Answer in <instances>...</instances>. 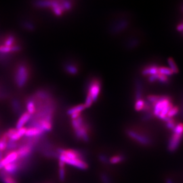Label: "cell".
Masks as SVG:
<instances>
[{
  "instance_id": "cell-14",
  "label": "cell",
  "mask_w": 183,
  "mask_h": 183,
  "mask_svg": "<svg viewBox=\"0 0 183 183\" xmlns=\"http://www.w3.org/2000/svg\"><path fill=\"white\" fill-rule=\"evenodd\" d=\"M158 68L159 66L157 65L152 64L147 66L144 67L142 71V74L143 75L149 76L156 75L158 74Z\"/></svg>"
},
{
  "instance_id": "cell-7",
  "label": "cell",
  "mask_w": 183,
  "mask_h": 183,
  "mask_svg": "<svg viewBox=\"0 0 183 183\" xmlns=\"http://www.w3.org/2000/svg\"><path fill=\"white\" fill-rule=\"evenodd\" d=\"M19 157L16 151L9 152L6 156L0 161V170H2L7 165L16 162L18 160Z\"/></svg>"
},
{
  "instance_id": "cell-37",
  "label": "cell",
  "mask_w": 183,
  "mask_h": 183,
  "mask_svg": "<svg viewBox=\"0 0 183 183\" xmlns=\"http://www.w3.org/2000/svg\"><path fill=\"white\" fill-rule=\"evenodd\" d=\"M139 41L138 39H131L128 42L127 46H128V48H134L139 44Z\"/></svg>"
},
{
  "instance_id": "cell-45",
  "label": "cell",
  "mask_w": 183,
  "mask_h": 183,
  "mask_svg": "<svg viewBox=\"0 0 183 183\" xmlns=\"http://www.w3.org/2000/svg\"><path fill=\"white\" fill-rule=\"evenodd\" d=\"M181 11H182V12L183 13V5H181Z\"/></svg>"
},
{
  "instance_id": "cell-34",
  "label": "cell",
  "mask_w": 183,
  "mask_h": 183,
  "mask_svg": "<svg viewBox=\"0 0 183 183\" xmlns=\"http://www.w3.org/2000/svg\"><path fill=\"white\" fill-rule=\"evenodd\" d=\"M93 103H94V101H93V100H92V98L91 95H90V94L87 93L86 101H85V103L84 104V105L85 106L86 108H90L92 106V104Z\"/></svg>"
},
{
  "instance_id": "cell-26",
  "label": "cell",
  "mask_w": 183,
  "mask_h": 183,
  "mask_svg": "<svg viewBox=\"0 0 183 183\" xmlns=\"http://www.w3.org/2000/svg\"><path fill=\"white\" fill-rule=\"evenodd\" d=\"M164 121L166 127L171 130H172L177 125L176 121L172 118H166Z\"/></svg>"
},
{
  "instance_id": "cell-20",
  "label": "cell",
  "mask_w": 183,
  "mask_h": 183,
  "mask_svg": "<svg viewBox=\"0 0 183 183\" xmlns=\"http://www.w3.org/2000/svg\"><path fill=\"white\" fill-rule=\"evenodd\" d=\"M85 108H86V107L84 105V104H79V105H77V106H76L75 107H73V108H69L67 110V113L70 116H71V115H72L73 114L81 113Z\"/></svg>"
},
{
  "instance_id": "cell-27",
  "label": "cell",
  "mask_w": 183,
  "mask_h": 183,
  "mask_svg": "<svg viewBox=\"0 0 183 183\" xmlns=\"http://www.w3.org/2000/svg\"><path fill=\"white\" fill-rule=\"evenodd\" d=\"M124 159L125 158L123 155H115L109 159V162L112 164H116L124 161Z\"/></svg>"
},
{
  "instance_id": "cell-19",
  "label": "cell",
  "mask_w": 183,
  "mask_h": 183,
  "mask_svg": "<svg viewBox=\"0 0 183 183\" xmlns=\"http://www.w3.org/2000/svg\"><path fill=\"white\" fill-rule=\"evenodd\" d=\"M11 106L14 112L17 114H21L22 113V108L19 100L14 98L11 102Z\"/></svg>"
},
{
  "instance_id": "cell-35",
  "label": "cell",
  "mask_w": 183,
  "mask_h": 183,
  "mask_svg": "<svg viewBox=\"0 0 183 183\" xmlns=\"http://www.w3.org/2000/svg\"><path fill=\"white\" fill-rule=\"evenodd\" d=\"M23 25L25 29L30 30V31L34 30V29H35V25H34L32 23H31V21H24L23 23Z\"/></svg>"
},
{
  "instance_id": "cell-33",
  "label": "cell",
  "mask_w": 183,
  "mask_h": 183,
  "mask_svg": "<svg viewBox=\"0 0 183 183\" xmlns=\"http://www.w3.org/2000/svg\"><path fill=\"white\" fill-rule=\"evenodd\" d=\"M158 81L162 83V84H168V82H170V80L168 78V76L159 74L158 73Z\"/></svg>"
},
{
  "instance_id": "cell-3",
  "label": "cell",
  "mask_w": 183,
  "mask_h": 183,
  "mask_svg": "<svg viewBox=\"0 0 183 183\" xmlns=\"http://www.w3.org/2000/svg\"><path fill=\"white\" fill-rule=\"evenodd\" d=\"M101 89V81L96 78H92L86 85L87 93L90 94L94 102L97 101Z\"/></svg>"
},
{
  "instance_id": "cell-43",
  "label": "cell",
  "mask_w": 183,
  "mask_h": 183,
  "mask_svg": "<svg viewBox=\"0 0 183 183\" xmlns=\"http://www.w3.org/2000/svg\"><path fill=\"white\" fill-rule=\"evenodd\" d=\"M179 112H180L181 116L183 118V97L181 101V108H179Z\"/></svg>"
},
{
  "instance_id": "cell-11",
  "label": "cell",
  "mask_w": 183,
  "mask_h": 183,
  "mask_svg": "<svg viewBox=\"0 0 183 183\" xmlns=\"http://www.w3.org/2000/svg\"><path fill=\"white\" fill-rule=\"evenodd\" d=\"M33 96L37 100L41 101H46L52 98L50 93L46 89H39L36 91Z\"/></svg>"
},
{
  "instance_id": "cell-16",
  "label": "cell",
  "mask_w": 183,
  "mask_h": 183,
  "mask_svg": "<svg viewBox=\"0 0 183 183\" xmlns=\"http://www.w3.org/2000/svg\"><path fill=\"white\" fill-rule=\"evenodd\" d=\"M143 84L140 80H137L135 82V100H142L143 95Z\"/></svg>"
},
{
  "instance_id": "cell-2",
  "label": "cell",
  "mask_w": 183,
  "mask_h": 183,
  "mask_svg": "<svg viewBox=\"0 0 183 183\" xmlns=\"http://www.w3.org/2000/svg\"><path fill=\"white\" fill-rule=\"evenodd\" d=\"M15 82L19 88L24 87L29 79V69L25 63H20L15 72Z\"/></svg>"
},
{
  "instance_id": "cell-5",
  "label": "cell",
  "mask_w": 183,
  "mask_h": 183,
  "mask_svg": "<svg viewBox=\"0 0 183 183\" xmlns=\"http://www.w3.org/2000/svg\"><path fill=\"white\" fill-rule=\"evenodd\" d=\"M58 158L59 161L63 162L65 164H68L74 167H76L78 169L85 170L88 169V165L83 160L81 159H70L67 158L63 155H58Z\"/></svg>"
},
{
  "instance_id": "cell-8",
  "label": "cell",
  "mask_w": 183,
  "mask_h": 183,
  "mask_svg": "<svg viewBox=\"0 0 183 183\" xmlns=\"http://www.w3.org/2000/svg\"><path fill=\"white\" fill-rule=\"evenodd\" d=\"M129 25L128 21L126 19H120L115 21L114 24L111 27V32L114 34H117L123 31L126 29Z\"/></svg>"
},
{
  "instance_id": "cell-46",
  "label": "cell",
  "mask_w": 183,
  "mask_h": 183,
  "mask_svg": "<svg viewBox=\"0 0 183 183\" xmlns=\"http://www.w3.org/2000/svg\"><path fill=\"white\" fill-rule=\"evenodd\" d=\"M182 33H183V32H182Z\"/></svg>"
},
{
  "instance_id": "cell-30",
  "label": "cell",
  "mask_w": 183,
  "mask_h": 183,
  "mask_svg": "<svg viewBox=\"0 0 183 183\" xmlns=\"http://www.w3.org/2000/svg\"><path fill=\"white\" fill-rule=\"evenodd\" d=\"M18 146V144L16 142L13 141L10 139H8L7 143L6 150H13L16 148Z\"/></svg>"
},
{
  "instance_id": "cell-24",
  "label": "cell",
  "mask_w": 183,
  "mask_h": 183,
  "mask_svg": "<svg viewBox=\"0 0 183 183\" xmlns=\"http://www.w3.org/2000/svg\"><path fill=\"white\" fill-rule=\"evenodd\" d=\"M158 73L159 74L166 76H170L173 75V72L170 70V68L164 67V66H159V68H158Z\"/></svg>"
},
{
  "instance_id": "cell-44",
  "label": "cell",
  "mask_w": 183,
  "mask_h": 183,
  "mask_svg": "<svg viewBox=\"0 0 183 183\" xmlns=\"http://www.w3.org/2000/svg\"><path fill=\"white\" fill-rule=\"evenodd\" d=\"M166 183H174V181L170 179V178H167L166 180Z\"/></svg>"
},
{
  "instance_id": "cell-23",
  "label": "cell",
  "mask_w": 183,
  "mask_h": 183,
  "mask_svg": "<svg viewBox=\"0 0 183 183\" xmlns=\"http://www.w3.org/2000/svg\"><path fill=\"white\" fill-rule=\"evenodd\" d=\"M16 42V38L12 34H10L8 36H7L4 42V46H6L7 47H12L14 45H15Z\"/></svg>"
},
{
  "instance_id": "cell-1",
  "label": "cell",
  "mask_w": 183,
  "mask_h": 183,
  "mask_svg": "<svg viewBox=\"0 0 183 183\" xmlns=\"http://www.w3.org/2000/svg\"><path fill=\"white\" fill-rule=\"evenodd\" d=\"M173 107L170 97L167 95H159L158 101L152 106L153 116L159 119L165 121L167 117L169 110Z\"/></svg>"
},
{
  "instance_id": "cell-29",
  "label": "cell",
  "mask_w": 183,
  "mask_h": 183,
  "mask_svg": "<svg viewBox=\"0 0 183 183\" xmlns=\"http://www.w3.org/2000/svg\"><path fill=\"white\" fill-rule=\"evenodd\" d=\"M145 106V101L142 99V100H137L135 102V104H134V108L136 111H141L143 110V108Z\"/></svg>"
},
{
  "instance_id": "cell-25",
  "label": "cell",
  "mask_w": 183,
  "mask_h": 183,
  "mask_svg": "<svg viewBox=\"0 0 183 183\" xmlns=\"http://www.w3.org/2000/svg\"><path fill=\"white\" fill-rule=\"evenodd\" d=\"M0 177L1 178L2 181L3 183H17L13 176L2 174H0Z\"/></svg>"
},
{
  "instance_id": "cell-4",
  "label": "cell",
  "mask_w": 183,
  "mask_h": 183,
  "mask_svg": "<svg viewBox=\"0 0 183 183\" xmlns=\"http://www.w3.org/2000/svg\"><path fill=\"white\" fill-rule=\"evenodd\" d=\"M126 133L130 138L142 145L149 146L152 144L151 139L145 134H142L132 129L127 130Z\"/></svg>"
},
{
  "instance_id": "cell-6",
  "label": "cell",
  "mask_w": 183,
  "mask_h": 183,
  "mask_svg": "<svg viewBox=\"0 0 183 183\" xmlns=\"http://www.w3.org/2000/svg\"><path fill=\"white\" fill-rule=\"evenodd\" d=\"M183 136L182 133L172 132V135L169 140L168 145V149L170 151L174 152L177 150L181 143Z\"/></svg>"
},
{
  "instance_id": "cell-39",
  "label": "cell",
  "mask_w": 183,
  "mask_h": 183,
  "mask_svg": "<svg viewBox=\"0 0 183 183\" xmlns=\"http://www.w3.org/2000/svg\"><path fill=\"white\" fill-rule=\"evenodd\" d=\"M153 116V114L152 112H145V113L144 114L142 119L144 121H147V120H149L152 119Z\"/></svg>"
},
{
  "instance_id": "cell-42",
  "label": "cell",
  "mask_w": 183,
  "mask_h": 183,
  "mask_svg": "<svg viewBox=\"0 0 183 183\" xmlns=\"http://www.w3.org/2000/svg\"><path fill=\"white\" fill-rule=\"evenodd\" d=\"M177 30L178 32H183V21L177 26Z\"/></svg>"
},
{
  "instance_id": "cell-9",
  "label": "cell",
  "mask_w": 183,
  "mask_h": 183,
  "mask_svg": "<svg viewBox=\"0 0 183 183\" xmlns=\"http://www.w3.org/2000/svg\"><path fill=\"white\" fill-rule=\"evenodd\" d=\"M75 134L77 139L83 140L84 142H88L89 136L88 133V126L86 123L75 130Z\"/></svg>"
},
{
  "instance_id": "cell-32",
  "label": "cell",
  "mask_w": 183,
  "mask_h": 183,
  "mask_svg": "<svg viewBox=\"0 0 183 183\" xmlns=\"http://www.w3.org/2000/svg\"><path fill=\"white\" fill-rule=\"evenodd\" d=\"M62 4L65 11H68L72 9L73 4L70 1H61Z\"/></svg>"
},
{
  "instance_id": "cell-28",
  "label": "cell",
  "mask_w": 183,
  "mask_h": 183,
  "mask_svg": "<svg viewBox=\"0 0 183 183\" xmlns=\"http://www.w3.org/2000/svg\"><path fill=\"white\" fill-rule=\"evenodd\" d=\"M168 62L170 66V70L172 71L173 74H177L178 72V69L177 68V65L175 63L174 61L172 58H169L168 59Z\"/></svg>"
},
{
  "instance_id": "cell-36",
  "label": "cell",
  "mask_w": 183,
  "mask_h": 183,
  "mask_svg": "<svg viewBox=\"0 0 183 183\" xmlns=\"http://www.w3.org/2000/svg\"><path fill=\"white\" fill-rule=\"evenodd\" d=\"M100 178L102 183H112L110 178L106 173H101Z\"/></svg>"
},
{
  "instance_id": "cell-17",
  "label": "cell",
  "mask_w": 183,
  "mask_h": 183,
  "mask_svg": "<svg viewBox=\"0 0 183 183\" xmlns=\"http://www.w3.org/2000/svg\"><path fill=\"white\" fill-rule=\"evenodd\" d=\"M64 70L70 75H76L79 72V68L75 63L67 62L64 65Z\"/></svg>"
},
{
  "instance_id": "cell-10",
  "label": "cell",
  "mask_w": 183,
  "mask_h": 183,
  "mask_svg": "<svg viewBox=\"0 0 183 183\" xmlns=\"http://www.w3.org/2000/svg\"><path fill=\"white\" fill-rule=\"evenodd\" d=\"M51 9L57 16H61L65 11L64 8L61 1H52V4L51 6Z\"/></svg>"
},
{
  "instance_id": "cell-13",
  "label": "cell",
  "mask_w": 183,
  "mask_h": 183,
  "mask_svg": "<svg viewBox=\"0 0 183 183\" xmlns=\"http://www.w3.org/2000/svg\"><path fill=\"white\" fill-rule=\"evenodd\" d=\"M31 118V115L27 112L22 114L20 117V119L17 122V124L16 126V129L19 130L22 127H24V126L27 123L29 122Z\"/></svg>"
},
{
  "instance_id": "cell-12",
  "label": "cell",
  "mask_w": 183,
  "mask_h": 183,
  "mask_svg": "<svg viewBox=\"0 0 183 183\" xmlns=\"http://www.w3.org/2000/svg\"><path fill=\"white\" fill-rule=\"evenodd\" d=\"M44 133L45 132H44L42 130L38 128L31 127V128L27 129L25 136L27 138H38V137L43 136Z\"/></svg>"
},
{
  "instance_id": "cell-31",
  "label": "cell",
  "mask_w": 183,
  "mask_h": 183,
  "mask_svg": "<svg viewBox=\"0 0 183 183\" xmlns=\"http://www.w3.org/2000/svg\"><path fill=\"white\" fill-rule=\"evenodd\" d=\"M179 113V108L178 107H172L169 110L168 113L167 114V117L168 118H172V117L177 115Z\"/></svg>"
},
{
  "instance_id": "cell-41",
  "label": "cell",
  "mask_w": 183,
  "mask_h": 183,
  "mask_svg": "<svg viewBox=\"0 0 183 183\" xmlns=\"http://www.w3.org/2000/svg\"><path fill=\"white\" fill-rule=\"evenodd\" d=\"M158 74L149 76L148 77L149 82L153 83V82H155V81H158Z\"/></svg>"
},
{
  "instance_id": "cell-21",
  "label": "cell",
  "mask_w": 183,
  "mask_h": 183,
  "mask_svg": "<svg viewBox=\"0 0 183 183\" xmlns=\"http://www.w3.org/2000/svg\"><path fill=\"white\" fill-rule=\"evenodd\" d=\"M8 139L6 132L2 135L0 138V152H4L6 150L7 143Z\"/></svg>"
},
{
  "instance_id": "cell-40",
  "label": "cell",
  "mask_w": 183,
  "mask_h": 183,
  "mask_svg": "<svg viewBox=\"0 0 183 183\" xmlns=\"http://www.w3.org/2000/svg\"><path fill=\"white\" fill-rule=\"evenodd\" d=\"M99 159L100 161L104 164H107L108 162H109V159L108 158L107 156L104 154H100L99 155Z\"/></svg>"
},
{
  "instance_id": "cell-18",
  "label": "cell",
  "mask_w": 183,
  "mask_h": 183,
  "mask_svg": "<svg viewBox=\"0 0 183 183\" xmlns=\"http://www.w3.org/2000/svg\"><path fill=\"white\" fill-rule=\"evenodd\" d=\"M26 130H27V128H26L25 127L20 129L19 130H16V132L14 133V134L9 139L14 142H17V140H19V139H21L23 136L25 135Z\"/></svg>"
},
{
  "instance_id": "cell-22",
  "label": "cell",
  "mask_w": 183,
  "mask_h": 183,
  "mask_svg": "<svg viewBox=\"0 0 183 183\" xmlns=\"http://www.w3.org/2000/svg\"><path fill=\"white\" fill-rule=\"evenodd\" d=\"M34 6L38 8H50L52 4V1H39L34 3Z\"/></svg>"
},
{
  "instance_id": "cell-38",
  "label": "cell",
  "mask_w": 183,
  "mask_h": 183,
  "mask_svg": "<svg viewBox=\"0 0 183 183\" xmlns=\"http://www.w3.org/2000/svg\"><path fill=\"white\" fill-rule=\"evenodd\" d=\"M58 175H59V179L61 181H64L65 178V171L64 168H60L58 171Z\"/></svg>"
},
{
  "instance_id": "cell-15",
  "label": "cell",
  "mask_w": 183,
  "mask_h": 183,
  "mask_svg": "<svg viewBox=\"0 0 183 183\" xmlns=\"http://www.w3.org/2000/svg\"><path fill=\"white\" fill-rule=\"evenodd\" d=\"M26 108L27 113L30 114L31 116L33 115L36 112V105L35 98L33 95H31L26 101Z\"/></svg>"
}]
</instances>
